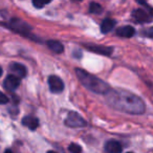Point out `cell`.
<instances>
[{
    "mask_svg": "<svg viewBox=\"0 0 153 153\" xmlns=\"http://www.w3.org/2000/svg\"><path fill=\"white\" fill-rule=\"evenodd\" d=\"M76 74L80 82L83 84V86H85L90 91L99 94H106L110 89V86L106 82L94 76V74L81 69V68H76Z\"/></svg>",
    "mask_w": 153,
    "mask_h": 153,
    "instance_id": "7a4b0ae2",
    "label": "cell"
},
{
    "mask_svg": "<svg viewBox=\"0 0 153 153\" xmlns=\"http://www.w3.org/2000/svg\"><path fill=\"white\" fill-rule=\"evenodd\" d=\"M47 47H48L51 51H53L56 53H62L64 51V47L62 45V43H60L59 41L56 40H49L47 41Z\"/></svg>",
    "mask_w": 153,
    "mask_h": 153,
    "instance_id": "5bb4252c",
    "label": "cell"
},
{
    "mask_svg": "<svg viewBox=\"0 0 153 153\" xmlns=\"http://www.w3.org/2000/svg\"><path fill=\"white\" fill-rule=\"evenodd\" d=\"M68 150H69V152H71V153H81L82 152L81 146H79L78 144H74V143H72V144H70L69 146H68Z\"/></svg>",
    "mask_w": 153,
    "mask_h": 153,
    "instance_id": "e0dca14e",
    "label": "cell"
},
{
    "mask_svg": "<svg viewBox=\"0 0 153 153\" xmlns=\"http://www.w3.org/2000/svg\"><path fill=\"white\" fill-rule=\"evenodd\" d=\"M10 69L12 70V72L13 74H15L17 76H19V78H24V76H26V68L24 65H22V64L20 63H12L11 66H10Z\"/></svg>",
    "mask_w": 153,
    "mask_h": 153,
    "instance_id": "9c48e42d",
    "label": "cell"
},
{
    "mask_svg": "<svg viewBox=\"0 0 153 153\" xmlns=\"http://www.w3.org/2000/svg\"><path fill=\"white\" fill-rule=\"evenodd\" d=\"M65 124H66V126L71 127V128H82L87 125V122H86L78 112L71 111V112L68 113L67 117H66Z\"/></svg>",
    "mask_w": 153,
    "mask_h": 153,
    "instance_id": "277c9868",
    "label": "cell"
},
{
    "mask_svg": "<svg viewBox=\"0 0 153 153\" xmlns=\"http://www.w3.org/2000/svg\"><path fill=\"white\" fill-rule=\"evenodd\" d=\"M49 88L55 94H59L64 89V83L58 76H51L48 78Z\"/></svg>",
    "mask_w": 153,
    "mask_h": 153,
    "instance_id": "52a82bcc",
    "label": "cell"
},
{
    "mask_svg": "<svg viewBox=\"0 0 153 153\" xmlns=\"http://www.w3.org/2000/svg\"><path fill=\"white\" fill-rule=\"evenodd\" d=\"M107 103L114 109L131 114H142L146 110L140 97L124 89H109L106 94Z\"/></svg>",
    "mask_w": 153,
    "mask_h": 153,
    "instance_id": "6da1fadb",
    "label": "cell"
},
{
    "mask_svg": "<svg viewBox=\"0 0 153 153\" xmlns=\"http://www.w3.org/2000/svg\"><path fill=\"white\" fill-rule=\"evenodd\" d=\"M89 11L90 13H94V14H101L103 12V7L99 3L91 2L89 5Z\"/></svg>",
    "mask_w": 153,
    "mask_h": 153,
    "instance_id": "9a60e30c",
    "label": "cell"
},
{
    "mask_svg": "<svg viewBox=\"0 0 153 153\" xmlns=\"http://www.w3.org/2000/svg\"><path fill=\"white\" fill-rule=\"evenodd\" d=\"M22 124H23L25 127L30 128V130H35L39 126V121L37 117H33V115H27V117H23Z\"/></svg>",
    "mask_w": 153,
    "mask_h": 153,
    "instance_id": "7c38bea8",
    "label": "cell"
},
{
    "mask_svg": "<svg viewBox=\"0 0 153 153\" xmlns=\"http://www.w3.org/2000/svg\"><path fill=\"white\" fill-rule=\"evenodd\" d=\"M47 153H57V152H55V151H48Z\"/></svg>",
    "mask_w": 153,
    "mask_h": 153,
    "instance_id": "44dd1931",
    "label": "cell"
},
{
    "mask_svg": "<svg viewBox=\"0 0 153 153\" xmlns=\"http://www.w3.org/2000/svg\"><path fill=\"white\" fill-rule=\"evenodd\" d=\"M134 34H135V30L130 25L122 26V27H120L119 30H117V36L123 37V38H131Z\"/></svg>",
    "mask_w": 153,
    "mask_h": 153,
    "instance_id": "8fae6325",
    "label": "cell"
},
{
    "mask_svg": "<svg viewBox=\"0 0 153 153\" xmlns=\"http://www.w3.org/2000/svg\"><path fill=\"white\" fill-rule=\"evenodd\" d=\"M1 74H2V68L0 67V76H1Z\"/></svg>",
    "mask_w": 153,
    "mask_h": 153,
    "instance_id": "ffe728a7",
    "label": "cell"
},
{
    "mask_svg": "<svg viewBox=\"0 0 153 153\" xmlns=\"http://www.w3.org/2000/svg\"><path fill=\"white\" fill-rule=\"evenodd\" d=\"M127 153H133V152H127Z\"/></svg>",
    "mask_w": 153,
    "mask_h": 153,
    "instance_id": "7402d4cb",
    "label": "cell"
},
{
    "mask_svg": "<svg viewBox=\"0 0 153 153\" xmlns=\"http://www.w3.org/2000/svg\"><path fill=\"white\" fill-rule=\"evenodd\" d=\"M132 18L134 21L138 22V23H149L152 20L150 12H146L145 10L138 9L132 12Z\"/></svg>",
    "mask_w": 153,
    "mask_h": 153,
    "instance_id": "5b68a950",
    "label": "cell"
},
{
    "mask_svg": "<svg viewBox=\"0 0 153 153\" xmlns=\"http://www.w3.org/2000/svg\"><path fill=\"white\" fill-rule=\"evenodd\" d=\"M4 153H14L12 150H10V149H7V150H5V152Z\"/></svg>",
    "mask_w": 153,
    "mask_h": 153,
    "instance_id": "d6986e66",
    "label": "cell"
},
{
    "mask_svg": "<svg viewBox=\"0 0 153 153\" xmlns=\"http://www.w3.org/2000/svg\"><path fill=\"white\" fill-rule=\"evenodd\" d=\"M51 0H33V4L37 9H42L44 5L48 4Z\"/></svg>",
    "mask_w": 153,
    "mask_h": 153,
    "instance_id": "2e32d148",
    "label": "cell"
},
{
    "mask_svg": "<svg viewBox=\"0 0 153 153\" xmlns=\"http://www.w3.org/2000/svg\"><path fill=\"white\" fill-rule=\"evenodd\" d=\"M7 102H9V98H7V97L5 96L3 92L0 91V105H1V104H7Z\"/></svg>",
    "mask_w": 153,
    "mask_h": 153,
    "instance_id": "ac0fdd59",
    "label": "cell"
},
{
    "mask_svg": "<svg viewBox=\"0 0 153 153\" xmlns=\"http://www.w3.org/2000/svg\"><path fill=\"white\" fill-rule=\"evenodd\" d=\"M84 46L90 51H94L99 55H104V56H110L112 53V48L111 47L103 46V45H97V44H85Z\"/></svg>",
    "mask_w": 153,
    "mask_h": 153,
    "instance_id": "ba28073f",
    "label": "cell"
},
{
    "mask_svg": "<svg viewBox=\"0 0 153 153\" xmlns=\"http://www.w3.org/2000/svg\"><path fill=\"white\" fill-rule=\"evenodd\" d=\"M19 85H20V78L17 76H14V74L7 76L5 78L4 82H3V86L9 91H15L19 87Z\"/></svg>",
    "mask_w": 153,
    "mask_h": 153,
    "instance_id": "8992f818",
    "label": "cell"
},
{
    "mask_svg": "<svg viewBox=\"0 0 153 153\" xmlns=\"http://www.w3.org/2000/svg\"><path fill=\"white\" fill-rule=\"evenodd\" d=\"M4 25H7V24H4ZM7 26L10 28V30H14V32L18 33V34L22 35V36L30 37V30H32V27H30L27 23L22 21V20L12 19Z\"/></svg>",
    "mask_w": 153,
    "mask_h": 153,
    "instance_id": "3957f363",
    "label": "cell"
},
{
    "mask_svg": "<svg viewBox=\"0 0 153 153\" xmlns=\"http://www.w3.org/2000/svg\"><path fill=\"white\" fill-rule=\"evenodd\" d=\"M115 24H117L115 20L107 18V19H105L104 21L102 22V24H101V32H102L103 34H107V33L111 32V30H113V27L115 26Z\"/></svg>",
    "mask_w": 153,
    "mask_h": 153,
    "instance_id": "4fadbf2b",
    "label": "cell"
},
{
    "mask_svg": "<svg viewBox=\"0 0 153 153\" xmlns=\"http://www.w3.org/2000/svg\"><path fill=\"white\" fill-rule=\"evenodd\" d=\"M105 150L107 153H121L122 145L117 140H108L105 145Z\"/></svg>",
    "mask_w": 153,
    "mask_h": 153,
    "instance_id": "30bf717a",
    "label": "cell"
}]
</instances>
